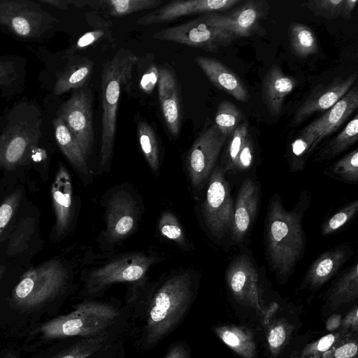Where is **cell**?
<instances>
[{
	"label": "cell",
	"instance_id": "cell-50",
	"mask_svg": "<svg viewBox=\"0 0 358 358\" xmlns=\"http://www.w3.org/2000/svg\"><path fill=\"white\" fill-rule=\"evenodd\" d=\"M279 306L278 303H271L268 307L262 308L260 315L262 316V322L263 327H266L271 322L275 319V316L278 310Z\"/></svg>",
	"mask_w": 358,
	"mask_h": 358
},
{
	"label": "cell",
	"instance_id": "cell-25",
	"mask_svg": "<svg viewBox=\"0 0 358 358\" xmlns=\"http://www.w3.org/2000/svg\"><path fill=\"white\" fill-rule=\"evenodd\" d=\"M56 142L65 157L87 185L90 182V170L80 145L64 121L57 117L53 121Z\"/></svg>",
	"mask_w": 358,
	"mask_h": 358
},
{
	"label": "cell",
	"instance_id": "cell-46",
	"mask_svg": "<svg viewBox=\"0 0 358 358\" xmlns=\"http://www.w3.org/2000/svg\"><path fill=\"white\" fill-rule=\"evenodd\" d=\"M254 159V144L250 133L238 152L234 171H245L252 164Z\"/></svg>",
	"mask_w": 358,
	"mask_h": 358
},
{
	"label": "cell",
	"instance_id": "cell-39",
	"mask_svg": "<svg viewBox=\"0 0 358 358\" xmlns=\"http://www.w3.org/2000/svg\"><path fill=\"white\" fill-rule=\"evenodd\" d=\"M331 176L345 182L358 181V150L355 148L335 162L330 168Z\"/></svg>",
	"mask_w": 358,
	"mask_h": 358
},
{
	"label": "cell",
	"instance_id": "cell-31",
	"mask_svg": "<svg viewBox=\"0 0 358 358\" xmlns=\"http://www.w3.org/2000/svg\"><path fill=\"white\" fill-rule=\"evenodd\" d=\"M358 139V115L347 124L345 128L320 152L319 157L327 160L338 155L352 146Z\"/></svg>",
	"mask_w": 358,
	"mask_h": 358
},
{
	"label": "cell",
	"instance_id": "cell-13",
	"mask_svg": "<svg viewBox=\"0 0 358 358\" xmlns=\"http://www.w3.org/2000/svg\"><path fill=\"white\" fill-rule=\"evenodd\" d=\"M227 138L214 124L204 129L194 141L185 159L194 187H201L209 178Z\"/></svg>",
	"mask_w": 358,
	"mask_h": 358
},
{
	"label": "cell",
	"instance_id": "cell-22",
	"mask_svg": "<svg viewBox=\"0 0 358 358\" xmlns=\"http://www.w3.org/2000/svg\"><path fill=\"white\" fill-rule=\"evenodd\" d=\"M351 253L350 248L345 245L322 253L309 267L304 282L312 289L320 287L348 261Z\"/></svg>",
	"mask_w": 358,
	"mask_h": 358
},
{
	"label": "cell",
	"instance_id": "cell-29",
	"mask_svg": "<svg viewBox=\"0 0 358 358\" xmlns=\"http://www.w3.org/2000/svg\"><path fill=\"white\" fill-rule=\"evenodd\" d=\"M288 40L292 52L298 57H307L318 50L317 39L314 31L303 24H289Z\"/></svg>",
	"mask_w": 358,
	"mask_h": 358
},
{
	"label": "cell",
	"instance_id": "cell-20",
	"mask_svg": "<svg viewBox=\"0 0 358 358\" xmlns=\"http://www.w3.org/2000/svg\"><path fill=\"white\" fill-rule=\"evenodd\" d=\"M259 187L251 179L245 180L240 186L234 206L231 229L233 239L241 242L248 233L257 213Z\"/></svg>",
	"mask_w": 358,
	"mask_h": 358
},
{
	"label": "cell",
	"instance_id": "cell-35",
	"mask_svg": "<svg viewBox=\"0 0 358 358\" xmlns=\"http://www.w3.org/2000/svg\"><path fill=\"white\" fill-rule=\"evenodd\" d=\"M264 329L268 350L275 357L289 340L292 327L284 319H274Z\"/></svg>",
	"mask_w": 358,
	"mask_h": 358
},
{
	"label": "cell",
	"instance_id": "cell-52",
	"mask_svg": "<svg viewBox=\"0 0 358 358\" xmlns=\"http://www.w3.org/2000/svg\"><path fill=\"white\" fill-rule=\"evenodd\" d=\"M165 358H190L187 350L181 345L173 346Z\"/></svg>",
	"mask_w": 358,
	"mask_h": 358
},
{
	"label": "cell",
	"instance_id": "cell-56",
	"mask_svg": "<svg viewBox=\"0 0 358 358\" xmlns=\"http://www.w3.org/2000/svg\"><path fill=\"white\" fill-rule=\"evenodd\" d=\"M4 271H5V268L2 266H0V278L3 275Z\"/></svg>",
	"mask_w": 358,
	"mask_h": 358
},
{
	"label": "cell",
	"instance_id": "cell-53",
	"mask_svg": "<svg viewBox=\"0 0 358 358\" xmlns=\"http://www.w3.org/2000/svg\"><path fill=\"white\" fill-rule=\"evenodd\" d=\"M341 316L338 314L331 315L326 322V329L327 331L333 332L338 330L341 324Z\"/></svg>",
	"mask_w": 358,
	"mask_h": 358
},
{
	"label": "cell",
	"instance_id": "cell-12",
	"mask_svg": "<svg viewBox=\"0 0 358 358\" xmlns=\"http://www.w3.org/2000/svg\"><path fill=\"white\" fill-rule=\"evenodd\" d=\"M104 204L106 229L103 236L108 244L115 245L136 227L139 219L138 202L131 193L122 188L110 193Z\"/></svg>",
	"mask_w": 358,
	"mask_h": 358
},
{
	"label": "cell",
	"instance_id": "cell-42",
	"mask_svg": "<svg viewBox=\"0 0 358 358\" xmlns=\"http://www.w3.org/2000/svg\"><path fill=\"white\" fill-rule=\"evenodd\" d=\"M358 210V200L356 199L334 214L322 226V234H331L346 224Z\"/></svg>",
	"mask_w": 358,
	"mask_h": 358
},
{
	"label": "cell",
	"instance_id": "cell-36",
	"mask_svg": "<svg viewBox=\"0 0 358 358\" xmlns=\"http://www.w3.org/2000/svg\"><path fill=\"white\" fill-rule=\"evenodd\" d=\"M352 334L356 333L348 332L341 329L331 332L320 339L306 345L301 352L299 358H314L319 357L342 343Z\"/></svg>",
	"mask_w": 358,
	"mask_h": 358
},
{
	"label": "cell",
	"instance_id": "cell-9",
	"mask_svg": "<svg viewBox=\"0 0 358 358\" xmlns=\"http://www.w3.org/2000/svg\"><path fill=\"white\" fill-rule=\"evenodd\" d=\"M152 38L198 48L210 52H217L238 38L231 32L211 24L205 15L159 30L152 34Z\"/></svg>",
	"mask_w": 358,
	"mask_h": 358
},
{
	"label": "cell",
	"instance_id": "cell-8",
	"mask_svg": "<svg viewBox=\"0 0 358 358\" xmlns=\"http://www.w3.org/2000/svg\"><path fill=\"white\" fill-rule=\"evenodd\" d=\"M57 20L39 2L0 0V26L24 39L40 38L48 34Z\"/></svg>",
	"mask_w": 358,
	"mask_h": 358
},
{
	"label": "cell",
	"instance_id": "cell-18",
	"mask_svg": "<svg viewBox=\"0 0 358 358\" xmlns=\"http://www.w3.org/2000/svg\"><path fill=\"white\" fill-rule=\"evenodd\" d=\"M51 196L55 216V233L57 238L66 236L73 217V188L69 173L63 164L59 166L51 186Z\"/></svg>",
	"mask_w": 358,
	"mask_h": 358
},
{
	"label": "cell",
	"instance_id": "cell-34",
	"mask_svg": "<svg viewBox=\"0 0 358 358\" xmlns=\"http://www.w3.org/2000/svg\"><path fill=\"white\" fill-rule=\"evenodd\" d=\"M243 115L239 108L228 101H222L217 106L215 117V125L221 134L229 138L242 122Z\"/></svg>",
	"mask_w": 358,
	"mask_h": 358
},
{
	"label": "cell",
	"instance_id": "cell-45",
	"mask_svg": "<svg viewBox=\"0 0 358 358\" xmlns=\"http://www.w3.org/2000/svg\"><path fill=\"white\" fill-rule=\"evenodd\" d=\"M21 199V193L16 191L9 195L0 206V234L14 215Z\"/></svg>",
	"mask_w": 358,
	"mask_h": 358
},
{
	"label": "cell",
	"instance_id": "cell-4",
	"mask_svg": "<svg viewBox=\"0 0 358 358\" xmlns=\"http://www.w3.org/2000/svg\"><path fill=\"white\" fill-rule=\"evenodd\" d=\"M42 136L38 110L32 105L16 106L0 136V169L10 170L22 164L37 148Z\"/></svg>",
	"mask_w": 358,
	"mask_h": 358
},
{
	"label": "cell",
	"instance_id": "cell-37",
	"mask_svg": "<svg viewBox=\"0 0 358 358\" xmlns=\"http://www.w3.org/2000/svg\"><path fill=\"white\" fill-rule=\"evenodd\" d=\"M158 229L162 236L173 241L180 248L188 250L189 241L178 218L173 213L166 210L162 213L158 222Z\"/></svg>",
	"mask_w": 358,
	"mask_h": 358
},
{
	"label": "cell",
	"instance_id": "cell-28",
	"mask_svg": "<svg viewBox=\"0 0 358 358\" xmlns=\"http://www.w3.org/2000/svg\"><path fill=\"white\" fill-rule=\"evenodd\" d=\"M358 296V264L355 262L336 281L327 297L329 307L335 310Z\"/></svg>",
	"mask_w": 358,
	"mask_h": 358
},
{
	"label": "cell",
	"instance_id": "cell-54",
	"mask_svg": "<svg viewBox=\"0 0 358 358\" xmlns=\"http://www.w3.org/2000/svg\"><path fill=\"white\" fill-rule=\"evenodd\" d=\"M38 1L42 3L48 4L57 8L62 10L69 9V3L68 0H38Z\"/></svg>",
	"mask_w": 358,
	"mask_h": 358
},
{
	"label": "cell",
	"instance_id": "cell-41",
	"mask_svg": "<svg viewBox=\"0 0 358 358\" xmlns=\"http://www.w3.org/2000/svg\"><path fill=\"white\" fill-rule=\"evenodd\" d=\"M315 141L314 132L303 129L298 137L292 143L293 165L296 167L302 166L305 159L313 151Z\"/></svg>",
	"mask_w": 358,
	"mask_h": 358
},
{
	"label": "cell",
	"instance_id": "cell-7",
	"mask_svg": "<svg viewBox=\"0 0 358 358\" xmlns=\"http://www.w3.org/2000/svg\"><path fill=\"white\" fill-rule=\"evenodd\" d=\"M160 261L162 258L155 254L144 251L119 254L90 269L85 289L90 294H94L115 283L138 282L152 266Z\"/></svg>",
	"mask_w": 358,
	"mask_h": 358
},
{
	"label": "cell",
	"instance_id": "cell-14",
	"mask_svg": "<svg viewBox=\"0 0 358 358\" xmlns=\"http://www.w3.org/2000/svg\"><path fill=\"white\" fill-rule=\"evenodd\" d=\"M226 281L237 302L260 313L262 307L258 272L248 257L240 256L231 262L226 271Z\"/></svg>",
	"mask_w": 358,
	"mask_h": 358
},
{
	"label": "cell",
	"instance_id": "cell-51",
	"mask_svg": "<svg viewBox=\"0 0 358 358\" xmlns=\"http://www.w3.org/2000/svg\"><path fill=\"white\" fill-rule=\"evenodd\" d=\"M357 0H343L341 7L340 16L345 20L352 18V13L357 3Z\"/></svg>",
	"mask_w": 358,
	"mask_h": 358
},
{
	"label": "cell",
	"instance_id": "cell-48",
	"mask_svg": "<svg viewBox=\"0 0 358 358\" xmlns=\"http://www.w3.org/2000/svg\"><path fill=\"white\" fill-rule=\"evenodd\" d=\"M340 329L351 333L357 334L358 331V308L355 306L342 319Z\"/></svg>",
	"mask_w": 358,
	"mask_h": 358
},
{
	"label": "cell",
	"instance_id": "cell-40",
	"mask_svg": "<svg viewBox=\"0 0 358 358\" xmlns=\"http://www.w3.org/2000/svg\"><path fill=\"white\" fill-rule=\"evenodd\" d=\"M249 134L248 122H242L229 136V141L226 152L225 171H234L235 164L238 152Z\"/></svg>",
	"mask_w": 358,
	"mask_h": 358
},
{
	"label": "cell",
	"instance_id": "cell-43",
	"mask_svg": "<svg viewBox=\"0 0 358 358\" xmlns=\"http://www.w3.org/2000/svg\"><path fill=\"white\" fill-rule=\"evenodd\" d=\"M343 1V0H311L303 3L301 6L308 8L315 16L334 20L340 16Z\"/></svg>",
	"mask_w": 358,
	"mask_h": 358
},
{
	"label": "cell",
	"instance_id": "cell-30",
	"mask_svg": "<svg viewBox=\"0 0 358 358\" xmlns=\"http://www.w3.org/2000/svg\"><path fill=\"white\" fill-rule=\"evenodd\" d=\"M25 61L17 56L0 57V90H22L24 80Z\"/></svg>",
	"mask_w": 358,
	"mask_h": 358
},
{
	"label": "cell",
	"instance_id": "cell-38",
	"mask_svg": "<svg viewBox=\"0 0 358 358\" xmlns=\"http://www.w3.org/2000/svg\"><path fill=\"white\" fill-rule=\"evenodd\" d=\"M107 336L103 333L75 343L52 358H88L103 345Z\"/></svg>",
	"mask_w": 358,
	"mask_h": 358
},
{
	"label": "cell",
	"instance_id": "cell-27",
	"mask_svg": "<svg viewBox=\"0 0 358 358\" xmlns=\"http://www.w3.org/2000/svg\"><path fill=\"white\" fill-rule=\"evenodd\" d=\"M216 336L242 358H255L257 346L252 331L245 327L227 324L214 328Z\"/></svg>",
	"mask_w": 358,
	"mask_h": 358
},
{
	"label": "cell",
	"instance_id": "cell-17",
	"mask_svg": "<svg viewBox=\"0 0 358 358\" xmlns=\"http://www.w3.org/2000/svg\"><path fill=\"white\" fill-rule=\"evenodd\" d=\"M157 90L164 122L170 134L176 137L181 128L182 107L177 79L169 68H159Z\"/></svg>",
	"mask_w": 358,
	"mask_h": 358
},
{
	"label": "cell",
	"instance_id": "cell-6",
	"mask_svg": "<svg viewBox=\"0 0 358 358\" xmlns=\"http://www.w3.org/2000/svg\"><path fill=\"white\" fill-rule=\"evenodd\" d=\"M117 310L106 303L85 301L70 313L44 323L40 331L45 338L71 336L92 337L99 335L117 317Z\"/></svg>",
	"mask_w": 358,
	"mask_h": 358
},
{
	"label": "cell",
	"instance_id": "cell-15",
	"mask_svg": "<svg viewBox=\"0 0 358 358\" xmlns=\"http://www.w3.org/2000/svg\"><path fill=\"white\" fill-rule=\"evenodd\" d=\"M266 1L250 0L227 14H206L213 25L231 32L237 38L248 37L257 32L259 22L267 13Z\"/></svg>",
	"mask_w": 358,
	"mask_h": 358
},
{
	"label": "cell",
	"instance_id": "cell-23",
	"mask_svg": "<svg viewBox=\"0 0 358 358\" xmlns=\"http://www.w3.org/2000/svg\"><path fill=\"white\" fill-rule=\"evenodd\" d=\"M296 80L284 74L278 65H272L262 83V100L272 115H278L285 97L294 89Z\"/></svg>",
	"mask_w": 358,
	"mask_h": 358
},
{
	"label": "cell",
	"instance_id": "cell-26",
	"mask_svg": "<svg viewBox=\"0 0 358 358\" xmlns=\"http://www.w3.org/2000/svg\"><path fill=\"white\" fill-rule=\"evenodd\" d=\"M208 0L174 1L138 18L136 23L138 25H150L164 23L181 17L207 13Z\"/></svg>",
	"mask_w": 358,
	"mask_h": 358
},
{
	"label": "cell",
	"instance_id": "cell-11",
	"mask_svg": "<svg viewBox=\"0 0 358 358\" xmlns=\"http://www.w3.org/2000/svg\"><path fill=\"white\" fill-rule=\"evenodd\" d=\"M92 99L90 88L76 90L58 111V117L78 141L86 160L92 154L94 142Z\"/></svg>",
	"mask_w": 358,
	"mask_h": 358
},
{
	"label": "cell",
	"instance_id": "cell-1",
	"mask_svg": "<svg viewBox=\"0 0 358 358\" xmlns=\"http://www.w3.org/2000/svg\"><path fill=\"white\" fill-rule=\"evenodd\" d=\"M294 208L286 210L278 194L273 195L266 219V255L271 268L280 278L293 272L305 245L302 217L308 198H300Z\"/></svg>",
	"mask_w": 358,
	"mask_h": 358
},
{
	"label": "cell",
	"instance_id": "cell-2",
	"mask_svg": "<svg viewBox=\"0 0 358 358\" xmlns=\"http://www.w3.org/2000/svg\"><path fill=\"white\" fill-rule=\"evenodd\" d=\"M192 270L173 271L164 278L154 292L149 306L146 336L155 343L169 334L187 310L193 296Z\"/></svg>",
	"mask_w": 358,
	"mask_h": 358
},
{
	"label": "cell",
	"instance_id": "cell-33",
	"mask_svg": "<svg viewBox=\"0 0 358 358\" xmlns=\"http://www.w3.org/2000/svg\"><path fill=\"white\" fill-rule=\"evenodd\" d=\"M137 137L150 169L157 176L160 165L159 150L153 128L147 122L140 120L137 124Z\"/></svg>",
	"mask_w": 358,
	"mask_h": 358
},
{
	"label": "cell",
	"instance_id": "cell-24",
	"mask_svg": "<svg viewBox=\"0 0 358 358\" xmlns=\"http://www.w3.org/2000/svg\"><path fill=\"white\" fill-rule=\"evenodd\" d=\"M94 66V62L86 57H71L64 68L57 74L54 94L60 96L71 90L83 87L92 76Z\"/></svg>",
	"mask_w": 358,
	"mask_h": 358
},
{
	"label": "cell",
	"instance_id": "cell-10",
	"mask_svg": "<svg viewBox=\"0 0 358 358\" xmlns=\"http://www.w3.org/2000/svg\"><path fill=\"white\" fill-rule=\"evenodd\" d=\"M225 172L221 166L214 168L202 204L206 225L217 238H222L231 231L234 221V206Z\"/></svg>",
	"mask_w": 358,
	"mask_h": 358
},
{
	"label": "cell",
	"instance_id": "cell-5",
	"mask_svg": "<svg viewBox=\"0 0 358 358\" xmlns=\"http://www.w3.org/2000/svg\"><path fill=\"white\" fill-rule=\"evenodd\" d=\"M69 279V271L60 260L52 259L24 273L11 294L13 304L34 310L59 295Z\"/></svg>",
	"mask_w": 358,
	"mask_h": 358
},
{
	"label": "cell",
	"instance_id": "cell-47",
	"mask_svg": "<svg viewBox=\"0 0 358 358\" xmlns=\"http://www.w3.org/2000/svg\"><path fill=\"white\" fill-rule=\"evenodd\" d=\"M146 67H143L140 78V87L146 94H150L158 83L159 70L155 63L149 62Z\"/></svg>",
	"mask_w": 358,
	"mask_h": 358
},
{
	"label": "cell",
	"instance_id": "cell-19",
	"mask_svg": "<svg viewBox=\"0 0 358 358\" xmlns=\"http://www.w3.org/2000/svg\"><path fill=\"white\" fill-rule=\"evenodd\" d=\"M358 107L357 85L352 87L336 104L305 129L315 134L313 150L320 141L336 131Z\"/></svg>",
	"mask_w": 358,
	"mask_h": 358
},
{
	"label": "cell",
	"instance_id": "cell-44",
	"mask_svg": "<svg viewBox=\"0 0 358 358\" xmlns=\"http://www.w3.org/2000/svg\"><path fill=\"white\" fill-rule=\"evenodd\" d=\"M357 334H352L328 352L314 358H357Z\"/></svg>",
	"mask_w": 358,
	"mask_h": 358
},
{
	"label": "cell",
	"instance_id": "cell-3",
	"mask_svg": "<svg viewBox=\"0 0 358 358\" xmlns=\"http://www.w3.org/2000/svg\"><path fill=\"white\" fill-rule=\"evenodd\" d=\"M138 57L131 50L120 48L105 63L101 75L102 128L100 166L110 171L117 128V114L122 88L127 87Z\"/></svg>",
	"mask_w": 358,
	"mask_h": 358
},
{
	"label": "cell",
	"instance_id": "cell-49",
	"mask_svg": "<svg viewBox=\"0 0 358 358\" xmlns=\"http://www.w3.org/2000/svg\"><path fill=\"white\" fill-rule=\"evenodd\" d=\"M104 35V32L100 29H95L88 31L83 34L78 40L76 47V48H84L93 44Z\"/></svg>",
	"mask_w": 358,
	"mask_h": 358
},
{
	"label": "cell",
	"instance_id": "cell-55",
	"mask_svg": "<svg viewBox=\"0 0 358 358\" xmlns=\"http://www.w3.org/2000/svg\"><path fill=\"white\" fill-rule=\"evenodd\" d=\"M2 358H18L16 355L10 352L6 354Z\"/></svg>",
	"mask_w": 358,
	"mask_h": 358
},
{
	"label": "cell",
	"instance_id": "cell-32",
	"mask_svg": "<svg viewBox=\"0 0 358 358\" xmlns=\"http://www.w3.org/2000/svg\"><path fill=\"white\" fill-rule=\"evenodd\" d=\"M108 15L122 17L144 10L160 7L161 0H101L96 2Z\"/></svg>",
	"mask_w": 358,
	"mask_h": 358
},
{
	"label": "cell",
	"instance_id": "cell-21",
	"mask_svg": "<svg viewBox=\"0 0 358 358\" xmlns=\"http://www.w3.org/2000/svg\"><path fill=\"white\" fill-rule=\"evenodd\" d=\"M195 62L216 87L239 101L249 100L248 91L241 78L222 62L204 56L196 57Z\"/></svg>",
	"mask_w": 358,
	"mask_h": 358
},
{
	"label": "cell",
	"instance_id": "cell-16",
	"mask_svg": "<svg viewBox=\"0 0 358 358\" xmlns=\"http://www.w3.org/2000/svg\"><path fill=\"white\" fill-rule=\"evenodd\" d=\"M357 76L355 72L346 78L337 77L327 85L317 86L298 108L290 125L299 126L312 115L331 108L352 87Z\"/></svg>",
	"mask_w": 358,
	"mask_h": 358
}]
</instances>
